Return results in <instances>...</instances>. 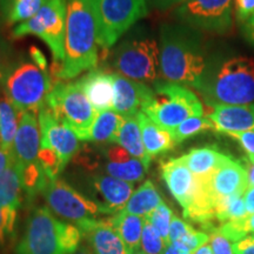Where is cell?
Instances as JSON below:
<instances>
[{
  "mask_svg": "<svg viewBox=\"0 0 254 254\" xmlns=\"http://www.w3.org/2000/svg\"><path fill=\"white\" fill-rule=\"evenodd\" d=\"M97 23L91 0H67L65 56L57 73L63 80L78 77L97 66Z\"/></svg>",
  "mask_w": 254,
  "mask_h": 254,
  "instance_id": "cell-1",
  "label": "cell"
},
{
  "mask_svg": "<svg viewBox=\"0 0 254 254\" xmlns=\"http://www.w3.org/2000/svg\"><path fill=\"white\" fill-rule=\"evenodd\" d=\"M206 71L207 59L198 41L182 28L165 27L160 43V74L165 80L200 90Z\"/></svg>",
  "mask_w": 254,
  "mask_h": 254,
  "instance_id": "cell-2",
  "label": "cell"
},
{
  "mask_svg": "<svg viewBox=\"0 0 254 254\" xmlns=\"http://www.w3.org/2000/svg\"><path fill=\"white\" fill-rule=\"evenodd\" d=\"M81 237L79 227L59 220L47 207H39L28 217L15 254H73Z\"/></svg>",
  "mask_w": 254,
  "mask_h": 254,
  "instance_id": "cell-3",
  "label": "cell"
},
{
  "mask_svg": "<svg viewBox=\"0 0 254 254\" xmlns=\"http://www.w3.org/2000/svg\"><path fill=\"white\" fill-rule=\"evenodd\" d=\"M31 57L32 60H23L12 66L2 86L5 97L19 112L36 114L45 103L52 86L46 72L45 58L40 51L32 47Z\"/></svg>",
  "mask_w": 254,
  "mask_h": 254,
  "instance_id": "cell-4",
  "label": "cell"
},
{
  "mask_svg": "<svg viewBox=\"0 0 254 254\" xmlns=\"http://www.w3.org/2000/svg\"><path fill=\"white\" fill-rule=\"evenodd\" d=\"M200 91L209 104L249 105L254 101V59L233 57L221 64L211 79H205Z\"/></svg>",
  "mask_w": 254,
  "mask_h": 254,
  "instance_id": "cell-5",
  "label": "cell"
},
{
  "mask_svg": "<svg viewBox=\"0 0 254 254\" xmlns=\"http://www.w3.org/2000/svg\"><path fill=\"white\" fill-rule=\"evenodd\" d=\"M142 113L167 131L190 117L204 116V106L194 92L179 84L159 82L154 87V97L144 105Z\"/></svg>",
  "mask_w": 254,
  "mask_h": 254,
  "instance_id": "cell-6",
  "label": "cell"
},
{
  "mask_svg": "<svg viewBox=\"0 0 254 254\" xmlns=\"http://www.w3.org/2000/svg\"><path fill=\"white\" fill-rule=\"evenodd\" d=\"M45 105L60 122L75 133L79 140H87L98 112L87 99L78 80L57 82L47 94Z\"/></svg>",
  "mask_w": 254,
  "mask_h": 254,
  "instance_id": "cell-7",
  "label": "cell"
},
{
  "mask_svg": "<svg viewBox=\"0 0 254 254\" xmlns=\"http://www.w3.org/2000/svg\"><path fill=\"white\" fill-rule=\"evenodd\" d=\"M98 45L109 50L136 21L148 13L147 0H91Z\"/></svg>",
  "mask_w": 254,
  "mask_h": 254,
  "instance_id": "cell-8",
  "label": "cell"
},
{
  "mask_svg": "<svg viewBox=\"0 0 254 254\" xmlns=\"http://www.w3.org/2000/svg\"><path fill=\"white\" fill-rule=\"evenodd\" d=\"M40 192L50 208L59 217L74 222L82 234L98 220V215L105 214L95 200L81 194L59 178L47 180Z\"/></svg>",
  "mask_w": 254,
  "mask_h": 254,
  "instance_id": "cell-9",
  "label": "cell"
},
{
  "mask_svg": "<svg viewBox=\"0 0 254 254\" xmlns=\"http://www.w3.org/2000/svg\"><path fill=\"white\" fill-rule=\"evenodd\" d=\"M67 0H47L40 11L12 31L13 38L34 36L49 46L56 60L63 62L65 56V32Z\"/></svg>",
  "mask_w": 254,
  "mask_h": 254,
  "instance_id": "cell-10",
  "label": "cell"
},
{
  "mask_svg": "<svg viewBox=\"0 0 254 254\" xmlns=\"http://www.w3.org/2000/svg\"><path fill=\"white\" fill-rule=\"evenodd\" d=\"M113 66L132 80L154 82L160 74V47L152 38L126 40L116 51Z\"/></svg>",
  "mask_w": 254,
  "mask_h": 254,
  "instance_id": "cell-11",
  "label": "cell"
},
{
  "mask_svg": "<svg viewBox=\"0 0 254 254\" xmlns=\"http://www.w3.org/2000/svg\"><path fill=\"white\" fill-rule=\"evenodd\" d=\"M232 8L233 0H187L174 14L189 26L224 33L232 26Z\"/></svg>",
  "mask_w": 254,
  "mask_h": 254,
  "instance_id": "cell-12",
  "label": "cell"
},
{
  "mask_svg": "<svg viewBox=\"0 0 254 254\" xmlns=\"http://www.w3.org/2000/svg\"><path fill=\"white\" fill-rule=\"evenodd\" d=\"M38 122L41 135L40 147L50 148L55 152L63 170H65L69 160L80 150L79 138L68 126L57 118L45 104L38 112Z\"/></svg>",
  "mask_w": 254,
  "mask_h": 254,
  "instance_id": "cell-13",
  "label": "cell"
},
{
  "mask_svg": "<svg viewBox=\"0 0 254 254\" xmlns=\"http://www.w3.org/2000/svg\"><path fill=\"white\" fill-rule=\"evenodd\" d=\"M113 112L124 118L136 117L142 107L154 97V90L144 82H139L124 75L113 74Z\"/></svg>",
  "mask_w": 254,
  "mask_h": 254,
  "instance_id": "cell-14",
  "label": "cell"
},
{
  "mask_svg": "<svg viewBox=\"0 0 254 254\" xmlns=\"http://www.w3.org/2000/svg\"><path fill=\"white\" fill-rule=\"evenodd\" d=\"M161 176L171 194L182 206L183 212L189 211L198 194L200 179L190 171L182 158L171 159L161 165Z\"/></svg>",
  "mask_w": 254,
  "mask_h": 254,
  "instance_id": "cell-15",
  "label": "cell"
},
{
  "mask_svg": "<svg viewBox=\"0 0 254 254\" xmlns=\"http://www.w3.org/2000/svg\"><path fill=\"white\" fill-rule=\"evenodd\" d=\"M40 141V127L36 114L20 112L12 152H13L15 161L20 165L23 170L38 164Z\"/></svg>",
  "mask_w": 254,
  "mask_h": 254,
  "instance_id": "cell-16",
  "label": "cell"
},
{
  "mask_svg": "<svg viewBox=\"0 0 254 254\" xmlns=\"http://www.w3.org/2000/svg\"><path fill=\"white\" fill-rule=\"evenodd\" d=\"M91 185L99 198L97 202L103 207L105 214H117L123 211L133 194V184L109 174L92 176Z\"/></svg>",
  "mask_w": 254,
  "mask_h": 254,
  "instance_id": "cell-17",
  "label": "cell"
},
{
  "mask_svg": "<svg viewBox=\"0 0 254 254\" xmlns=\"http://www.w3.org/2000/svg\"><path fill=\"white\" fill-rule=\"evenodd\" d=\"M212 112L208 118L215 125L217 132L254 131V104L221 105L209 104Z\"/></svg>",
  "mask_w": 254,
  "mask_h": 254,
  "instance_id": "cell-18",
  "label": "cell"
},
{
  "mask_svg": "<svg viewBox=\"0 0 254 254\" xmlns=\"http://www.w3.org/2000/svg\"><path fill=\"white\" fill-rule=\"evenodd\" d=\"M105 158L104 168L109 176L124 180L127 183H138L144 179L146 171L148 170L139 159L133 158L122 146H107L103 150Z\"/></svg>",
  "mask_w": 254,
  "mask_h": 254,
  "instance_id": "cell-19",
  "label": "cell"
},
{
  "mask_svg": "<svg viewBox=\"0 0 254 254\" xmlns=\"http://www.w3.org/2000/svg\"><path fill=\"white\" fill-rule=\"evenodd\" d=\"M209 186L217 199L244 194L250 187L246 167L231 158L209 177Z\"/></svg>",
  "mask_w": 254,
  "mask_h": 254,
  "instance_id": "cell-20",
  "label": "cell"
},
{
  "mask_svg": "<svg viewBox=\"0 0 254 254\" xmlns=\"http://www.w3.org/2000/svg\"><path fill=\"white\" fill-rule=\"evenodd\" d=\"M82 91L98 113L112 111L113 107V74L99 68L91 69L78 79Z\"/></svg>",
  "mask_w": 254,
  "mask_h": 254,
  "instance_id": "cell-21",
  "label": "cell"
},
{
  "mask_svg": "<svg viewBox=\"0 0 254 254\" xmlns=\"http://www.w3.org/2000/svg\"><path fill=\"white\" fill-rule=\"evenodd\" d=\"M84 234L95 254H129L110 218L98 219Z\"/></svg>",
  "mask_w": 254,
  "mask_h": 254,
  "instance_id": "cell-22",
  "label": "cell"
},
{
  "mask_svg": "<svg viewBox=\"0 0 254 254\" xmlns=\"http://www.w3.org/2000/svg\"><path fill=\"white\" fill-rule=\"evenodd\" d=\"M23 168L15 159L0 174V207L8 214L17 218L19 208L23 201Z\"/></svg>",
  "mask_w": 254,
  "mask_h": 254,
  "instance_id": "cell-23",
  "label": "cell"
},
{
  "mask_svg": "<svg viewBox=\"0 0 254 254\" xmlns=\"http://www.w3.org/2000/svg\"><path fill=\"white\" fill-rule=\"evenodd\" d=\"M136 117H138L139 125H140L146 154L151 161L154 157L166 153L177 145L173 139L172 132L157 125L145 113L139 112Z\"/></svg>",
  "mask_w": 254,
  "mask_h": 254,
  "instance_id": "cell-24",
  "label": "cell"
},
{
  "mask_svg": "<svg viewBox=\"0 0 254 254\" xmlns=\"http://www.w3.org/2000/svg\"><path fill=\"white\" fill-rule=\"evenodd\" d=\"M182 160L195 177L212 176L219 167L230 160V155L222 153L214 146L193 148L189 153L184 154Z\"/></svg>",
  "mask_w": 254,
  "mask_h": 254,
  "instance_id": "cell-25",
  "label": "cell"
},
{
  "mask_svg": "<svg viewBox=\"0 0 254 254\" xmlns=\"http://www.w3.org/2000/svg\"><path fill=\"white\" fill-rule=\"evenodd\" d=\"M114 144L122 146L133 158L141 160L147 168L150 167L151 160L146 154L138 117L124 118L123 125L114 139Z\"/></svg>",
  "mask_w": 254,
  "mask_h": 254,
  "instance_id": "cell-26",
  "label": "cell"
},
{
  "mask_svg": "<svg viewBox=\"0 0 254 254\" xmlns=\"http://www.w3.org/2000/svg\"><path fill=\"white\" fill-rule=\"evenodd\" d=\"M164 200L151 180H146L135 192H133L123 212L146 218L150 215Z\"/></svg>",
  "mask_w": 254,
  "mask_h": 254,
  "instance_id": "cell-27",
  "label": "cell"
},
{
  "mask_svg": "<svg viewBox=\"0 0 254 254\" xmlns=\"http://www.w3.org/2000/svg\"><path fill=\"white\" fill-rule=\"evenodd\" d=\"M110 220L113 224L117 232L119 233L120 238L125 243L129 253L136 252L139 247H140L145 218L120 211L117 214H113L110 218Z\"/></svg>",
  "mask_w": 254,
  "mask_h": 254,
  "instance_id": "cell-28",
  "label": "cell"
},
{
  "mask_svg": "<svg viewBox=\"0 0 254 254\" xmlns=\"http://www.w3.org/2000/svg\"><path fill=\"white\" fill-rule=\"evenodd\" d=\"M124 117L113 111H105L97 114L92 125L87 140L92 142H114L120 127L123 125Z\"/></svg>",
  "mask_w": 254,
  "mask_h": 254,
  "instance_id": "cell-29",
  "label": "cell"
},
{
  "mask_svg": "<svg viewBox=\"0 0 254 254\" xmlns=\"http://www.w3.org/2000/svg\"><path fill=\"white\" fill-rule=\"evenodd\" d=\"M20 112L6 97L0 98V147L12 151Z\"/></svg>",
  "mask_w": 254,
  "mask_h": 254,
  "instance_id": "cell-30",
  "label": "cell"
},
{
  "mask_svg": "<svg viewBox=\"0 0 254 254\" xmlns=\"http://www.w3.org/2000/svg\"><path fill=\"white\" fill-rule=\"evenodd\" d=\"M247 217L244 194L218 198L215 202V218L220 224L240 220Z\"/></svg>",
  "mask_w": 254,
  "mask_h": 254,
  "instance_id": "cell-31",
  "label": "cell"
},
{
  "mask_svg": "<svg viewBox=\"0 0 254 254\" xmlns=\"http://www.w3.org/2000/svg\"><path fill=\"white\" fill-rule=\"evenodd\" d=\"M205 131H217L215 125L208 117H190L173 129L172 135L176 144L187 140Z\"/></svg>",
  "mask_w": 254,
  "mask_h": 254,
  "instance_id": "cell-32",
  "label": "cell"
},
{
  "mask_svg": "<svg viewBox=\"0 0 254 254\" xmlns=\"http://www.w3.org/2000/svg\"><path fill=\"white\" fill-rule=\"evenodd\" d=\"M47 0H12L5 15L9 24H20L34 17Z\"/></svg>",
  "mask_w": 254,
  "mask_h": 254,
  "instance_id": "cell-33",
  "label": "cell"
},
{
  "mask_svg": "<svg viewBox=\"0 0 254 254\" xmlns=\"http://www.w3.org/2000/svg\"><path fill=\"white\" fill-rule=\"evenodd\" d=\"M173 215L172 209L163 201L150 215L146 217V220L150 222L154 230L160 234V237L166 244H168V233H170L171 221H172Z\"/></svg>",
  "mask_w": 254,
  "mask_h": 254,
  "instance_id": "cell-34",
  "label": "cell"
},
{
  "mask_svg": "<svg viewBox=\"0 0 254 254\" xmlns=\"http://www.w3.org/2000/svg\"><path fill=\"white\" fill-rule=\"evenodd\" d=\"M167 244L160 237V234L154 230L153 226L146 220L142 228L140 247L145 254H163Z\"/></svg>",
  "mask_w": 254,
  "mask_h": 254,
  "instance_id": "cell-35",
  "label": "cell"
},
{
  "mask_svg": "<svg viewBox=\"0 0 254 254\" xmlns=\"http://www.w3.org/2000/svg\"><path fill=\"white\" fill-rule=\"evenodd\" d=\"M209 245L212 247L213 254H236L234 253V244L222 236L218 227L209 232Z\"/></svg>",
  "mask_w": 254,
  "mask_h": 254,
  "instance_id": "cell-36",
  "label": "cell"
},
{
  "mask_svg": "<svg viewBox=\"0 0 254 254\" xmlns=\"http://www.w3.org/2000/svg\"><path fill=\"white\" fill-rule=\"evenodd\" d=\"M227 135L232 136L239 142L241 147L245 151L249 163L254 164V131L230 132L227 133Z\"/></svg>",
  "mask_w": 254,
  "mask_h": 254,
  "instance_id": "cell-37",
  "label": "cell"
},
{
  "mask_svg": "<svg viewBox=\"0 0 254 254\" xmlns=\"http://www.w3.org/2000/svg\"><path fill=\"white\" fill-rule=\"evenodd\" d=\"M190 228L192 226L190 224H187L183 219L178 218L177 215H173L172 221H171L170 233H168V244L178 243Z\"/></svg>",
  "mask_w": 254,
  "mask_h": 254,
  "instance_id": "cell-38",
  "label": "cell"
},
{
  "mask_svg": "<svg viewBox=\"0 0 254 254\" xmlns=\"http://www.w3.org/2000/svg\"><path fill=\"white\" fill-rule=\"evenodd\" d=\"M234 11L238 21L243 25L254 13V0H234Z\"/></svg>",
  "mask_w": 254,
  "mask_h": 254,
  "instance_id": "cell-39",
  "label": "cell"
},
{
  "mask_svg": "<svg viewBox=\"0 0 254 254\" xmlns=\"http://www.w3.org/2000/svg\"><path fill=\"white\" fill-rule=\"evenodd\" d=\"M17 218L8 214L4 208L0 207V245L5 243L7 236L13 232Z\"/></svg>",
  "mask_w": 254,
  "mask_h": 254,
  "instance_id": "cell-40",
  "label": "cell"
},
{
  "mask_svg": "<svg viewBox=\"0 0 254 254\" xmlns=\"http://www.w3.org/2000/svg\"><path fill=\"white\" fill-rule=\"evenodd\" d=\"M12 66L13 65L9 64L8 53L5 43L2 40H0V84L4 82L6 75H7V73Z\"/></svg>",
  "mask_w": 254,
  "mask_h": 254,
  "instance_id": "cell-41",
  "label": "cell"
},
{
  "mask_svg": "<svg viewBox=\"0 0 254 254\" xmlns=\"http://www.w3.org/2000/svg\"><path fill=\"white\" fill-rule=\"evenodd\" d=\"M236 254H254V234L247 236L243 240L234 244Z\"/></svg>",
  "mask_w": 254,
  "mask_h": 254,
  "instance_id": "cell-42",
  "label": "cell"
},
{
  "mask_svg": "<svg viewBox=\"0 0 254 254\" xmlns=\"http://www.w3.org/2000/svg\"><path fill=\"white\" fill-rule=\"evenodd\" d=\"M241 27H243L244 38L247 40V43L254 46V13L251 15V18L246 23L241 25Z\"/></svg>",
  "mask_w": 254,
  "mask_h": 254,
  "instance_id": "cell-43",
  "label": "cell"
},
{
  "mask_svg": "<svg viewBox=\"0 0 254 254\" xmlns=\"http://www.w3.org/2000/svg\"><path fill=\"white\" fill-rule=\"evenodd\" d=\"M13 152L4 150V148H0V174L11 165L13 161Z\"/></svg>",
  "mask_w": 254,
  "mask_h": 254,
  "instance_id": "cell-44",
  "label": "cell"
},
{
  "mask_svg": "<svg viewBox=\"0 0 254 254\" xmlns=\"http://www.w3.org/2000/svg\"><path fill=\"white\" fill-rule=\"evenodd\" d=\"M244 200H245L247 217L254 214V187L250 186L244 193Z\"/></svg>",
  "mask_w": 254,
  "mask_h": 254,
  "instance_id": "cell-45",
  "label": "cell"
},
{
  "mask_svg": "<svg viewBox=\"0 0 254 254\" xmlns=\"http://www.w3.org/2000/svg\"><path fill=\"white\" fill-rule=\"evenodd\" d=\"M187 0H153L154 6L159 9H168L174 6H180Z\"/></svg>",
  "mask_w": 254,
  "mask_h": 254,
  "instance_id": "cell-46",
  "label": "cell"
},
{
  "mask_svg": "<svg viewBox=\"0 0 254 254\" xmlns=\"http://www.w3.org/2000/svg\"><path fill=\"white\" fill-rule=\"evenodd\" d=\"M163 254H192V253L184 249V247L177 245V244H167Z\"/></svg>",
  "mask_w": 254,
  "mask_h": 254,
  "instance_id": "cell-47",
  "label": "cell"
},
{
  "mask_svg": "<svg viewBox=\"0 0 254 254\" xmlns=\"http://www.w3.org/2000/svg\"><path fill=\"white\" fill-rule=\"evenodd\" d=\"M241 222H243V226L245 228L247 236H252V234H254V214L244 218Z\"/></svg>",
  "mask_w": 254,
  "mask_h": 254,
  "instance_id": "cell-48",
  "label": "cell"
},
{
  "mask_svg": "<svg viewBox=\"0 0 254 254\" xmlns=\"http://www.w3.org/2000/svg\"><path fill=\"white\" fill-rule=\"evenodd\" d=\"M247 173H249V184L250 186L254 187V164L249 163L246 167Z\"/></svg>",
  "mask_w": 254,
  "mask_h": 254,
  "instance_id": "cell-49",
  "label": "cell"
},
{
  "mask_svg": "<svg viewBox=\"0 0 254 254\" xmlns=\"http://www.w3.org/2000/svg\"><path fill=\"white\" fill-rule=\"evenodd\" d=\"M193 254H213V251H212V247L209 244H205L204 246H201Z\"/></svg>",
  "mask_w": 254,
  "mask_h": 254,
  "instance_id": "cell-50",
  "label": "cell"
},
{
  "mask_svg": "<svg viewBox=\"0 0 254 254\" xmlns=\"http://www.w3.org/2000/svg\"><path fill=\"white\" fill-rule=\"evenodd\" d=\"M73 254H95L94 251L90 246H81Z\"/></svg>",
  "mask_w": 254,
  "mask_h": 254,
  "instance_id": "cell-51",
  "label": "cell"
},
{
  "mask_svg": "<svg viewBox=\"0 0 254 254\" xmlns=\"http://www.w3.org/2000/svg\"><path fill=\"white\" fill-rule=\"evenodd\" d=\"M11 1L12 0H0V6H1V9H2V12H4V14L6 13V11H7Z\"/></svg>",
  "mask_w": 254,
  "mask_h": 254,
  "instance_id": "cell-52",
  "label": "cell"
},
{
  "mask_svg": "<svg viewBox=\"0 0 254 254\" xmlns=\"http://www.w3.org/2000/svg\"><path fill=\"white\" fill-rule=\"evenodd\" d=\"M129 254H145L144 252H139V251H136V252H133V253H129Z\"/></svg>",
  "mask_w": 254,
  "mask_h": 254,
  "instance_id": "cell-53",
  "label": "cell"
}]
</instances>
